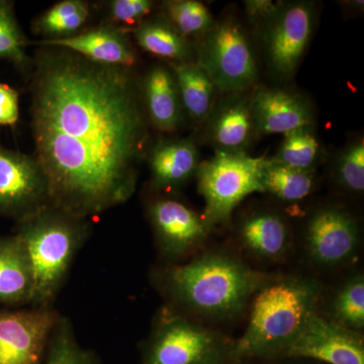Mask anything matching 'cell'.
Listing matches in <instances>:
<instances>
[{"instance_id":"obj_27","label":"cell","mask_w":364,"mask_h":364,"mask_svg":"<svg viewBox=\"0 0 364 364\" xmlns=\"http://www.w3.org/2000/svg\"><path fill=\"white\" fill-rule=\"evenodd\" d=\"M332 316L342 327L358 332L364 327V279L363 274L351 277L340 287L332 304Z\"/></svg>"},{"instance_id":"obj_13","label":"cell","mask_w":364,"mask_h":364,"mask_svg":"<svg viewBox=\"0 0 364 364\" xmlns=\"http://www.w3.org/2000/svg\"><path fill=\"white\" fill-rule=\"evenodd\" d=\"M149 218L158 245L170 259L200 245L210 230L203 217L173 198L154 200L149 205Z\"/></svg>"},{"instance_id":"obj_8","label":"cell","mask_w":364,"mask_h":364,"mask_svg":"<svg viewBox=\"0 0 364 364\" xmlns=\"http://www.w3.org/2000/svg\"><path fill=\"white\" fill-rule=\"evenodd\" d=\"M227 352L226 341L217 332L169 316L155 330L144 364H223Z\"/></svg>"},{"instance_id":"obj_15","label":"cell","mask_w":364,"mask_h":364,"mask_svg":"<svg viewBox=\"0 0 364 364\" xmlns=\"http://www.w3.org/2000/svg\"><path fill=\"white\" fill-rule=\"evenodd\" d=\"M37 44L63 48L102 65L133 69L138 60L135 48L129 38V31L109 23L71 37L40 41Z\"/></svg>"},{"instance_id":"obj_25","label":"cell","mask_w":364,"mask_h":364,"mask_svg":"<svg viewBox=\"0 0 364 364\" xmlns=\"http://www.w3.org/2000/svg\"><path fill=\"white\" fill-rule=\"evenodd\" d=\"M161 14L177 32L188 40L203 37L215 23L208 7L196 0L164 1Z\"/></svg>"},{"instance_id":"obj_26","label":"cell","mask_w":364,"mask_h":364,"mask_svg":"<svg viewBox=\"0 0 364 364\" xmlns=\"http://www.w3.org/2000/svg\"><path fill=\"white\" fill-rule=\"evenodd\" d=\"M320 154V145L312 126L284 134L273 161L299 170L312 171Z\"/></svg>"},{"instance_id":"obj_24","label":"cell","mask_w":364,"mask_h":364,"mask_svg":"<svg viewBox=\"0 0 364 364\" xmlns=\"http://www.w3.org/2000/svg\"><path fill=\"white\" fill-rule=\"evenodd\" d=\"M264 193H269L286 202H298L312 193L313 171L291 168L267 159L261 172Z\"/></svg>"},{"instance_id":"obj_11","label":"cell","mask_w":364,"mask_h":364,"mask_svg":"<svg viewBox=\"0 0 364 364\" xmlns=\"http://www.w3.org/2000/svg\"><path fill=\"white\" fill-rule=\"evenodd\" d=\"M284 354L329 364H364L363 340L333 321L314 314Z\"/></svg>"},{"instance_id":"obj_14","label":"cell","mask_w":364,"mask_h":364,"mask_svg":"<svg viewBox=\"0 0 364 364\" xmlns=\"http://www.w3.org/2000/svg\"><path fill=\"white\" fill-rule=\"evenodd\" d=\"M256 135H274L313 126L315 117L308 100L279 88H258L250 97Z\"/></svg>"},{"instance_id":"obj_18","label":"cell","mask_w":364,"mask_h":364,"mask_svg":"<svg viewBox=\"0 0 364 364\" xmlns=\"http://www.w3.org/2000/svg\"><path fill=\"white\" fill-rule=\"evenodd\" d=\"M142 97L146 116L158 131H176L181 123L182 105L171 69L152 67L144 78Z\"/></svg>"},{"instance_id":"obj_1","label":"cell","mask_w":364,"mask_h":364,"mask_svg":"<svg viewBox=\"0 0 364 364\" xmlns=\"http://www.w3.org/2000/svg\"><path fill=\"white\" fill-rule=\"evenodd\" d=\"M33 69V157L51 205L86 220L127 202L149 140L135 73L51 46L38 50Z\"/></svg>"},{"instance_id":"obj_12","label":"cell","mask_w":364,"mask_h":364,"mask_svg":"<svg viewBox=\"0 0 364 364\" xmlns=\"http://www.w3.org/2000/svg\"><path fill=\"white\" fill-rule=\"evenodd\" d=\"M306 240L309 254L317 264L337 267L350 260L358 250V224L343 208H323L309 221Z\"/></svg>"},{"instance_id":"obj_33","label":"cell","mask_w":364,"mask_h":364,"mask_svg":"<svg viewBox=\"0 0 364 364\" xmlns=\"http://www.w3.org/2000/svg\"><path fill=\"white\" fill-rule=\"evenodd\" d=\"M279 2L274 4L270 0H249L245 1L246 13L253 20L262 21L275 11Z\"/></svg>"},{"instance_id":"obj_10","label":"cell","mask_w":364,"mask_h":364,"mask_svg":"<svg viewBox=\"0 0 364 364\" xmlns=\"http://www.w3.org/2000/svg\"><path fill=\"white\" fill-rule=\"evenodd\" d=\"M60 314L52 308L0 311V364H41Z\"/></svg>"},{"instance_id":"obj_32","label":"cell","mask_w":364,"mask_h":364,"mask_svg":"<svg viewBox=\"0 0 364 364\" xmlns=\"http://www.w3.org/2000/svg\"><path fill=\"white\" fill-rule=\"evenodd\" d=\"M20 119V93L0 82V126L14 127Z\"/></svg>"},{"instance_id":"obj_5","label":"cell","mask_w":364,"mask_h":364,"mask_svg":"<svg viewBox=\"0 0 364 364\" xmlns=\"http://www.w3.org/2000/svg\"><path fill=\"white\" fill-rule=\"evenodd\" d=\"M267 160L245 152H215L214 157L200 163L196 174L205 203L203 219L210 229L226 222L248 196L264 193L261 172Z\"/></svg>"},{"instance_id":"obj_17","label":"cell","mask_w":364,"mask_h":364,"mask_svg":"<svg viewBox=\"0 0 364 364\" xmlns=\"http://www.w3.org/2000/svg\"><path fill=\"white\" fill-rule=\"evenodd\" d=\"M200 163V153L191 139L159 141L149 154L153 186L159 189L178 188L195 176Z\"/></svg>"},{"instance_id":"obj_3","label":"cell","mask_w":364,"mask_h":364,"mask_svg":"<svg viewBox=\"0 0 364 364\" xmlns=\"http://www.w3.org/2000/svg\"><path fill=\"white\" fill-rule=\"evenodd\" d=\"M322 287L317 280L286 279L265 284L251 309L249 324L234 346L236 356L284 353L314 314Z\"/></svg>"},{"instance_id":"obj_7","label":"cell","mask_w":364,"mask_h":364,"mask_svg":"<svg viewBox=\"0 0 364 364\" xmlns=\"http://www.w3.org/2000/svg\"><path fill=\"white\" fill-rule=\"evenodd\" d=\"M312 2H279L275 11L261 21V41L272 75L287 80L293 77L306 51L315 28Z\"/></svg>"},{"instance_id":"obj_23","label":"cell","mask_w":364,"mask_h":364,"mask_svg":"<svg viewBox=\"0 0 364 364\" xmlns=\"http://www.w3.org/2000/svg\"><path fill=\"white\" fill-rule=\"evenodd\" d=\"M90 4L85 0L57 2L33 21L32 31L44 40L62 39L80 32L90 18Z\"/></svg>"},{"instance_id":"obj_31","label":"cell","mask_w":364,"mask_h":364,"mask_svg":"<svg viewBox=\"0 0 364 364\" xmlns=\"http://www.w3.org/2000/svg\"><path fill=\"white\" fill-rule=\"evenodd\" d=\"M154 6V1L151 0H112L107 11L109 23L127 31L129 26L135 28L147 18Z\"/></svg>"},{"instance_id":"obj_6","label":"cell","mask_w":364,"mask_h":364,"mask_svg":"<svg viewBox=\"0 0 364 364\" xmlns=\"http://www.w3.org/2000/svg\"><path fill=\"white\" fill-rule=\"evenodd\" d=\"M198 59L215 88L225 92H243L257 81L252 46L234 18H224L213 25L200 40Z\"/></svg>"},{"instance_id":"obj_16","label":"cell","mask_w":364,"mask_h":364,"mask_svg":"<svg viewBox=\"0 0 364 364\" xmlns=\"http://www.w3.org/2000/svg\"><path fill=\"white\" fill-rule=\"evenodd\" d=\"M207 135L215 152H245L255 134L250 98L235 93L208 117Z\"/></svg>"},{"instance_id":"obj_21","label":"cell","mask_w":364,"mask_h":364,"mask_svg":"<svg viewBox=\"0 0 364 364\" xmlns=\"http://www.w3.org/2000/svg\"><path fill=\"white\" fill-rule=\"evenodd\" d=\"M182 109L195 123H203L214 105L215 86L207 72L198 62L171 63Z\"/></svg>"},{"instance_id":"obj_29","label":"cell","mask_w":364,"mask_h":364,"mask_svg":"<svg viewBox=\"0 0 364 364\" xmlns=\"http://www.w3.org/2000/svg\"><path fill=\"white\" fill-rule=\"evenodd\" d=\"M46 364H97L74 336L69 321L61 317L53 330L46 352Z\"/></svg>"},{"instance_id":"obj_2","label":"cell","mask_w":364,"mask_h":364,"mask_svg":"<svg viewBox=\"0 0 364 364\" xmlns=\"http://www.w3.org/2000/svg\"><path fill=\"white\" fill-rule=\"evenodd\" d=\"M165 289L182 308L214 318H233L264 284V277L236 258L210 254L165 273Z\"/></svg>"},{"instance_id":"obj_30","label":"cell","mask_w":364,"mask_h":364,"mask_svg":"<svg viewBox=\"0 0 364 364\" xmlns=\"http://www.w3.org/2000/svg\"><path fill=\"white\" fill-rule=\"evenodd\" d=\"M337 177L345 188L352 193L364 189V142L359 139L342 153L337 164Z\"/></svg>"},{"instance_id":"obj_22","label":"cell","mask_w":364,"mask_h":364,"mask_svg":"<svg viewBox=\"0 0 364 364\" xmlns=\"http://www.w3.org/2000/svg\"><path fill=\"white\" fill-rule=\"evenodd\" d=\"M134 38L146 52L170 60L189 62L193 57L191 41L181 35L162 14L145 18L133 30Z\"/></svg>"},{"instance_id":"obj_9","label":"cell","mask_w":364,"mask_h":364,"mask_svg":"<svg viewBox=\"0 0 364 364\" xmlns=\"http://www.w3.org/2000/svg\"><path fill=\"white\" fill-rule=\"evenodd\" d=\"M49 205V183L37 159L0 144V217L18 222Z\"/></svg>"},{"instance_id":"obj_20","label":"cell","mask_w":364,"mask_h":364,"mask_svg":"<svg viewBox=\"0 0 364 364\" xmlns=\"http://www.w3.org/2000/svg\"><path fill=\"white\" fill-rule=\"evenodd\" d=\"M239 235L244 247L256 257L279 260L289 245L286 222L273 213H255L242 221Z\"/></svg>"},{"instance_id":"obj_28","label":"cell","mask_w":364,"mask_h":364,"mask_svg":"<svg viewBox=\"0 0 364 364\" xmlns=\"http://www.w3.org/2000/svg\"><path fill=\"white\" fill-rule=\"evenodd\" d=\"M28 41L16 21L13 1L0 0V59L26 68L32 62L26 54Z\"/></svg>"},{"instance_id":"obj_19","label":"cell","mask_w":364,"mask_h":364,"mask_svg":"<svg viewBox=\"0 0 364 364\" xmlns=\"http://www.w3.org/2000/svg\"><path fill=\"white\" fill-rule=\"evenodd\" d=\"M33 279L25 248L16 235L0 237V303H32Z\"/></svg>"},{"instance_id":"obj_4","label":"cell","mask_w":364,"mask_h":364,"mask_svg":"<svg viewBox=\"0 0 364 364\" xmlns=\"http://www.w3.org/2000/svg\"><path fill=\"white\" fill-rule=\"evenodd\" d=\"M16 223V235L32 268L31 305L33 308H51L87 236L88 222L49 205Z\"/></svg>"}]
</instances>
